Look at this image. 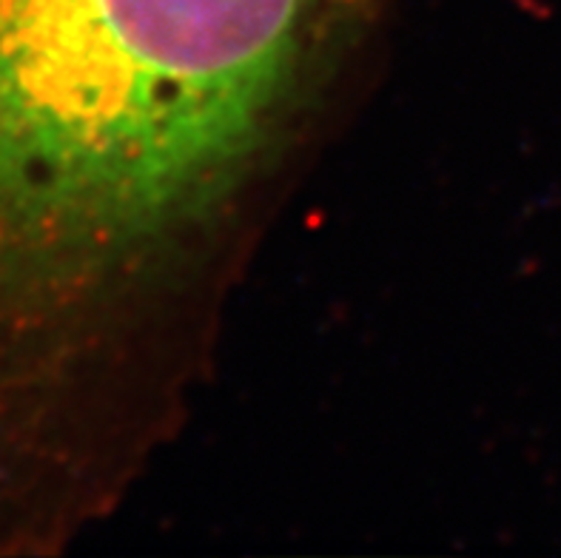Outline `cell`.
Segmentation results:
<instances>
[{
	"mask_svg": "<svg viewBox=\"0 0 561 558\" xmlns=\"http://www.w3.org/2000/svg\"><path fill=\"white\" fill-rule=\"evenodd\" d=\"M325 0H0V356L75 342L112 251L268 135Z\"/></svg>",
	"mask_w": 561,
	"mask_h": 558,
	"instance_id": "6da1fadb",
	"label": "cell"
}]
</instances>
